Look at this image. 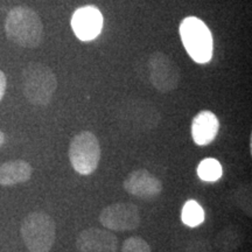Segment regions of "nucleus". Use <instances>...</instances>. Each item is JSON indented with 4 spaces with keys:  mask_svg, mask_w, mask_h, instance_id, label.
Here are the masks:
<instances>
[{
    "mask_svg": "<svg viewBox=\"0 0 252 252\" xmlns=\"http://www.w3.org/2000/svg\"><path fill=\"white\" fill-rule=\"evenodd\" d=\"M5 33L9 41L25 48H36L43 39L42 21L33 8L17 6L8 12Z\"/></svg>",
    "mask_w": 252,
    "mask_h": 252,
    "instance_id": "obj_1",
    "label": "nucleus"
},
{
    "mask_svg": "<svg viewBox=\"0 0 252 252\" xmlns=\"http://www.w3.org/2000/svg\"><path fill=\"white\" fill-rule=\"evenodd\" d=\"M182 45L190 59L198 64H206L213 59L214 41L209 27L196 17H187L180 24Z\"/></svg>",
    "mask_w": 252,
    "mask_h": 252,
    "instance_id": "obj_2",
    "label": "nucleus"
},
{
    "mask_svg": "<svg viewBox=\"0 0 252 252\" xmlns=\"http://www.w3.org/2000/svg\"><path fill=\"white\" fill-rule=\"evenodd\" d=\"M24 94L34 105L45 106L52 100L58 80L52 69L42 63H30L23 72Z\"/></svg>",
    "mask_w": 252,
    "mask_h": 252,
    "instance_id": "obj_3",
    "label": "nucleus"
},
{
    "mask_svg": "<svg viewBox=\"0 0 252 252\" xmlns=\"http://www.w3.org/2000/svg\"><path fill=\"white\" fill-rule=\"evenodd\" d=\"M20 231L30 252H49L55 243L56 224L52 216L43 212L28 214Z\"/></svg>",
    "mask_w": 252,
    "mask_h": 252,
    "instance_id": "obj_4",
    "label": "nucleus"
},
{
    "mask_svg": "<svg viewBox=\"0 0 252 252\" xmlns=\"http://www.w3.org/2000/svg\"><path fill=\"white\" fill-rule=\"evenodd\" d=\"M69 159L78 174H93L98 167L100 159L98 138L89 131L80 132L75 135L69 145Z\"/></svg>",
    "mask_w": 252,
    "mask_h": 252,
    "instance_id": "obj_5",
    "label": "nucleus"
},
{
    "mask_svg": "<svg viewBox=\"0 0 252 252\" xmlns=\"http://www.w3.org/2000/svg\"><path fill=\"white\" fill-rule=\"evenodd\" d=\"M151 83L160 93H171L178 88L181 72L176 63L163 53H153L149 59Z\"/></svg>",
    "mask_w": 252,
    "mask_h": 252,
    "instance_id": "obj_6",
    "label": "nucleus"
},
{
    "mask_svg": "<svg viewBox=\"0 0 252 252\" xmlns=\"http://www.w3.org/2000/svg\"><path fill=\"white\" fill-rule=\"evenodd\" d=\"M99 222L112 231H131L140 225V213L133 203H113L100 212Z\"/></svg>",
    "mask_w": 252,
    "mask_h": 252,
    "instance_id": "obj_7",
    "label": "nucleus"
},
{
    "mask_svg": "<svg viewBox=\"0 0 252 252\" xmlns=\"http://www.w3.org/2000/svg\"><path fill=\"white\" fill-rule=\"evenodd\" d=\"M102 12L94 5L82 6L72 14L70 25L75 35L81 41L94 40L103 30Z\"/></svg>",
    "mask_w": 252,
    "mask_h": 252,
    "instance_id": "obj_8",
    "label": "nucleus"
},
{
    "mask_svg": "<svg viewBox=\"0 0 252 252\" xmlns=\"http://www.w3.org/2000/svg\"><path fill=\"white\" fill-rule=\"evenodd\" d=\"M78 252H117L118 238L109 230L88 228L76 239Z\"/></svg>",
    "mask_w": 252,
    "mask_h": 252,
    "instance_id": "obj_9",
    "label": "nucleus"
},
{
    "mask_svg": "<svg viewBox=\"0 0 252 252\" xmlns=\"http://www.w3.org/2000/svg\"><path fill=\"white\" fill-rule=\"evenodd\" d=\"M124 188L137 197H153L161 193L162 184L147 169H135L125 178Z\"/></svg>",
    "mask_w": 252,
    "mask_h": 252,
    "instance_id": "obj_10",
    "label": "nucleus"
},
{
    "mask_svg": "<svg viewBox=\"0 0 252 252\" xmlns=\"http://www.w3.org/2000/svg\"><path fill=\"white\" fill-rule=\"evenodd\" d=\"M220 130V121L212 111L203 110L193 118L191 137L198 146H207L213 143Z\"/></svg>",
    "mask_w": 252,
    "mask_h": 252,
    "instance_id": "obj_11",
    "label": "nucleus"
},
{
    "mask_svg": "<svg viewBox=\"0 0 252 252\" xmlns=\"http://www.w3.org/2000/svg\"><path fill=\"white\" fill-rule=\"evenodd\" d=\"M33 168L27 161L14 160L0 165V185L14 186L24 184L31 179Z\"/></svg>",
    "mask_w": 252,
    "mask_h": 252,
    "instance_id": "obj_12",
    "label": "nucleus"
},
{
    "mask_svg": "<svg viewBox=\"0 0 252 252\" xmlns=\"http://www.w3.org/2000/svg\"><path fill=\"white\" fill-rule=\"evenodd\" d=\"M242 232L234 225L226 226L216 237V247L222 252H231L241 245Z\"/></svg>",
    "mask_w": 252,
    "mask_h": 252,
    "instance_id": "obj_13",
    "label": "nucleus"
},
{
    "mask_svg": "<svg viewBox=\"0 0 252 252\" xmlns=\"http://www.w3.org/2000/svg\"><path fill=\"white\" fill-rule=\"evenodd\" d=\"M181 219L186 225L191 226V228L193 226H197L204 220V212L202 207L196 201H188V202L185 203L184 208H182Z\"/></svg>",
    "mask_w": 252,
    "mask_h": 252,
    "instance_id": "obj_14",
    "label": "nucleus"
},
{
    "mask_svg": "<svg viewBox=\"0 0 252 252\" xmlns=\"http://www.w3.org/2000/svg\"><path fill=\"white\" fill-rule=\"evenodd\" d=\"M197 174L203 181H217L222 176V166L214 158H207L198 165Z\"/></svg>",
    "mask_w": 252,
    "mask_h": 252,
    "instance_id": "obj_15",
    "label": "nucleus"
},
{
    "mask_svg": "<svg viewBox=\"0 0 252 252\" xmlns=\"http://www.w3.org/2000/svg\"><path fill=\"white\" fill-rule=\"evenodd\" d=\"M251 189L250 186L242 185L236 189L235 198L237 201V204L242 209L244 210L245 214L251 216Z\"/></svg>",
    "mask_w": 252,
    "mask_h": 252,
    "instance_id": "obj_16",
    "label": "nucleus"
},
{
    "mask_svg": "<svg viewBox=\"0 0 252 252\" xmlns=\"http://www.w3.org/2000/svg\"><path fill=\"white\" fill-rule=\"evenodd\" d=\"M121 252H152V250L145 239L133 236L124 242Z\"/></svg>",
    "mask_w": 252,
    "mask_h": 252,
    "instance_id": "obj_17",
    "label": "nucleus"
},
{
    "mask_svg": "<svg viewBox=\"0 0 252 252\" xmlns=\"http://www.w3.org/2000/svg\"><path fill=\"white\" fill-rule=\"evenodd\" d=\"M186 252H213L212 245L206 239H197L187 245Z\"/></svg>",
    "mask_w": 252,
    "mask_h": 252,
    "instance_id": "obj_18",
    "label": "nucleus"
},
{
    "mask_svg": "<svg viewBox=\"0 0 252 252\" xmlns=\"http://www.w3.org/2000/svg\"><path fill=\"white\" fill-rule=\"evenodd\" d=\"M6 87H7V81H6V75L0 70V100L4 97Z\"/></svg>",
    "mask_w": 252,
    "mask_h": 252,
    "instance_id": "obj_19",
    "label": "nucleus"
},
{
    "mask_svg": "<svg viewBox=\"0 0 252 252\" xmlns=\"http://www.w3.org/2000/svg\"><path fill=\"white\" fill-rule=\"evenodd\" d=\"M5 141H6V137H5L4 132L0 131V147L5 144Z\"/></svg>",
    "mask_w": 252,
    "mask_h": 252,
    "instance_id": "obj_20",
    "label": "nucleus"
}]
</instances>
